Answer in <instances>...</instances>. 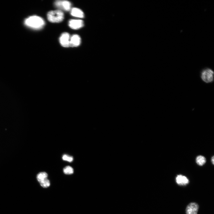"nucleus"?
Returning a JSON list of instances; mask_svg holds the SVG:
<instances>
[{
  "label": "nucleus",
  "mask_w": 214,
  "mask_h": 214,
  "mask_svg": "<svg viewBox=\"0 0 214 214\" xmlns=\"http://www.w3.org/2000/svg\"><path fill=\"white\" fill-rule=\"evenodd\" d=\"M24 23L28 27L35 29H41L44 26L45 22L41 17L33 15L26 18Z\"/></svg>",
  "instance_id": "f257e3e1"
},
{
  "label": "nucleus",
  "mask_w": 214,
  "mask_h": 214,
  "mask_svg": "<svg viewBox=\"0 0 214 214\" xmlns=\"http://www.w3.org/2000/svg\"><path fill=\"white\" fill-rule=\"evenodd\" d=\"M48 21L53 23L62 22L64 18V14L61 10H56L49 11L47 14Z\"/></svg>",
  "instance_id": "f03ea898"
},
{
  "label": "nucleus",
  "mask_w": 214,
  "mask_h": 214,
  "mask_svg": "<svg viewBox=\"0 0 214 214\" xmlns=\"http://www.w3.org/2000/svg\"><path fill=\"white\" fill-rule=\"evenodd\" d=\"M200 77L202 80L205 83H212L214 79V71L210 68H205L201 71Z\"/></svg>",
  "instance_id": "7ed1b4c3"
},
{
  "label": "nucleus",
  "mask_w": 214,
  "mask_h": 214,
  "mask_svg": "<svg viewBox=\"0 0 214 214\" xmlns=\"http://www.w3.org/2000/svg\"><path fill=\"white\" fill-rule=\"evenodd\" d=\"M48 174L45 172L38 173L37 175V179L40 185L43 188H47L50 185V181L48 179Z\"/></svg>",
  "instance_id": "20e7f679"
},
{
  "label": "nucleus",
  "mask_w": 214,
  "mask_h": 214,
  "mask_svg": "<svg viewBox=\"0 0 214 214\" xmlns=\"http://www.w3.org/2000/svg\"><path fill=\"white\" fill-rule=\"evenodd\" d=\"M54 4L56 7L66 11L70 10L71 7L70 2L66 0H57Z\"/></svg>",
  "instance_id": "39448f33"
},
{
  "label": "nucleus",
  "mask_w": 214,
  "mask_h": 214,
  "mask_svg": "<svg viewBox=\"0 0 214 214\" xmlns=\"http://www.w3.org/2000/svg\"><path fill=\"white\" fill-rule=\"evenodd\" d=\"M70 35L68 33H63L59 38V42L61 45L64 47L70 46Z\"/></svg>",
  "instance_id": "423d86ee"
},
{
  "label": "nucleus",
  "mask_w": 214,
  "mask_h": 214,
  "mask_svg": "<svg viewBox=\"0 0 214 214\" xmlns=\"http://www.w3.org/2000/svg\"><path fill=\"white\" fill-rule=\"evenodd\" d=\"M199 209V205L195 202L189 204L186 209V214H197Z\"/></svg>",
  "instance_id": "0eeeda50"
},
{
  "label": "nucleus",
  "mask_w": 214,
  "mask_h": 214,
  "mask_svg": "<svg viewBox=\"0 0 214 214\" xmlns=\"http://www.w3.org/2000/svg\"><path fill=\"white\" fill-rule=\"evenodd\" d=\"M68 24L70 27L74 29H80L84 25L83 21L80 20H70L69 21Z\"/></svg>",
  "instance_id": "6e6552de"
},
{
  "label": "nucleus",
  "mask_w": 214,
  "mask_h": 214,
  "mask_svg": "<svg viewBox=\"0 0 214 214\" xmlns=\"http://www.w3.org/2000/svg\"><path fill=\"white\" fill-rule=\"evenodd\" d=\"M81 38L77 34H74L70 38V46L71 47H77L81 43Z\"/></svg>",
  "instance_id": "1a4fd4ad"
},
{
  "label": "nucleus",
  "mask_w": 214,
  "mask_h": 214,
  "mask_svg": "<svg viewBox=\"0 0 214 214\" xmlns=\"http://www.w3.org/2000/svg\"><path fill=\"white\" fill-rule=\"evenodd\" d=\"M177 183L180 185H185L188 184L189 181L185 176L181 174L177 175L176 178Z\"/></svg>",
  "instance_id": "9d476101"
},
{
  "label": "nucleus",
  "mask_w": 214,
  "mask_h": 214,
  "mask_svg": "<svg viewBox=\"0 0 214 214\" xmlns=\"http://www.w3.org/2000/svg\"><path fill=\"white\" fill-rule=\"evenodd\" d=\"M70 14L72 16L75 17L80 18L84 17V14L83 12L78 8H73L71 10Z\"/></svg>",
  "instance_id": "9b49d317"
},
{
  "label": "nucleus",
  "mask_w": 214,
  "mask_h": 214,
  "mask_svg": "<svg viewBox=\"0 0 214 214\" xmlns=\"http://www.w3.org/2000/svg\"><path fill=\"white\" fill-rule=\"evenodd\" d=\"M196 163L199 166H202L206 162V159L204 157L201 155L197 156L196 159Z\"/></svg>",
  "instance_id": "f8f14e48"
},
{
  "label": "nucleus",
  "mask_w": 214,
  "mask_h": 214,
  "mask_svg": "<svg viewBox=\"0 0 214 214\" xmlns=\"http://www.w3.org/2000/svg\"><path fill=\"white\" fill-rule=\"evenodd\" d=\"M63 172L66 174H71L73 173V169L70 166H67L63 169Z\"/></svg>",
  "instance_id": "ddd939ff"
},
{
  "label": "nucleus",
  "mask_w": 214,
  "mask_h": 214,
  "mask_svg": "<svg viewBox=\"0 0 214 214\" xmlns=\"http://www.w3.org/2000/svg\"><path fill=\"white\" fill-rule=\"evenodd\" d=\"M62 158L63 160L69 162H71L73 160V157L66 154H64L62 156Z\"/></svg>",
  "instance_id": "4468645a"
},
{
  "label": "nucleus",
  "mask_w": 214,
  "mask_h": 214,
  "mask_svg": "<svg viewBox=\"0 0 214 214\" xmlns=\"http://www.w3.org/2000/svg\"><path fill=\"white\" fill-rule=\"evenodd\" d=\"M214 156H213L212 157V159H211V161H212V163L213 164H214Z\"/></svg>",
  "instance_id": "2eb2a0df"
}]
</instances>
